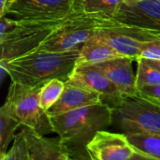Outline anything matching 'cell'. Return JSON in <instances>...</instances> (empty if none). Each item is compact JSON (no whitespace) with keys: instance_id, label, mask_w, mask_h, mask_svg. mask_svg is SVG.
Masks as SVG:
<instances>
[{"instance_id":"20","label":"cell","mask_w":160,"mask_h":160,"mask_svg":"<svg viewBox=\"0 0 160 160\" xmlns=\"http://www.w3.org/2000/svg\"><path fill=\"white\" fill-rule=\"evenodd\" d=\"M66 82L60 79H53L46 82L40 89L39 102L40 106L46 112L59 99L64 92Z\"/></svg>"},{"instance_id":"7","label":"cell","mask_w":160,"mask_h":160,"mask_svg":"<svg viewBox=\"0 0 160 160\" xmlns=\"http://www.w3.org/2000/svg\"><path fill=\"white\" fill-rule=\"evenodd\" d=\"M120 128L125 133L144 132L160 135V107L136 97L124 98L113 107Z\"/></svg>"},{"instance_id":"27","label":"cell","mask_w":160,"mask_h":160,"mask_svg":"<svg viewBox=\"0 0 160 160\" xmlns=\"http://www.w3.org/2000/svg\"><path fill=\"white\" fill-rule=\"evenodd\" d=\"M125 1H127V0H125ZM128 1H141V0H128Z\"/></svg>"},{"instance_id":"13","label":"cell","mask_w":160,"mask_h":160,"mask_svg":"<svg viewBox=\"0 0 160 160\" xmlns=\"http://www.w3.org/2000/svg\"><path fill=\"white\" fill-rule=\"evenodd\" d=\"M94 38L108 44L119 53L131 58L133 61H137L142 57L145 42L147 41L134 38L112 27L99 28Z\"/></svg>"},{"instance_id":"18","label":"cell","mask_w":160,"mask_h":160,"mask_svg":"<svg viewBox=\"0 0 160 160\" xmlns=\"http://www.w3.org/2000/svg\"><path fill=\"white\" fill-rule=\"evenodd\" d=\"M124 2L125 0H81L82 8L85 13L104 17H112Z\"/></svg>"},{"instance_id":"16","label":"cell","mask_w":160,"mask_h":160,"mask_svg":"<svg viewBox=\"0 0 160 160\" xmlns=\"http://www.w3.org/2000/svg\"><path fill=\"white\" fill-rule=\"evenodd\" d=\"M125 134L136 150L138 158L160 160V135L144 132Z\"/></svg>"},{"instance_id":"15","label":"cell","mask_w":160,"mask_h":160,"mask_svg":"<svg viewBox=\"0 0 160 160\" xmlns=\"http://www.w3.org/2000/svg\"><path fill=\"white\" fill-rule=\"evenodd\" d=\"M121 56L124 55L108 44L99 41L93 37L82 45L76 66L95 65Z\"/></svg>"},{"instance_id":"26","label":"cell","mask_w":160,"mask_h":160,"mask_svg":"<svg viewBox=\"0 0 160 160\" xmlns=\"http://www.w3.org/2000/svg\"><path fill=\"white\" fill-rule=\"evenodd\" d=\"M5 3H6V0H0V11L3 10L4 6H5Z\"/></svg>"},{"instance_id":"21","label":"cell","mask_w":160,"mask_h":160,"mask_svg":"<svg viewBox=\"0 0 160 160\" xmlns=\"http://www.w3.org/2000/svg\"><path fill=\"white\" fill-rule=\"evenodd\" d=\"M0 160H28L26 143L22 131L16 134L12 146Z\"/></svg>"},{"instance_id":"4","label":"cell","mask_w":160,"mask_h":160,"mask_svg":"<svg viewBox=\"0 0 160 160\" xmlns=\"http://www.w3.org/2000/svg\"><path fill=\"white\" fill-rule=\"evenodd\" d=\"M69 16L49 21L13 19L10 31L0 38V62H8L37 50Z\"/></svg>"},{"instance_id":"8","label":"cell","mask_w":160,"mask_h":160,"mask_svg":"<svg viewBox=\"0 0 160 160\" xmlns=\"http://www.w3.org/2000/svg\"><path fill=\"white\" fill-rule=\"evenodd\" d=\"M79 0H16L7 14L16 20L49 21L69 16Z\"/></svg>"},{"instance_id":"10","label":"cell","mask_w":160,"mask_h":160,"mask_svg":"<svg viewBox=\"0 0 160 160\" xmlns=\"http://www.w3.org/2000/svg\"><path fill=\"white\" fill-rule=\"evenodd\" d=\"M66 82L100 94L102 98L112 103V107L119 105L124 98L114 83L93 65L76 66Z\"/></svg>"},{"instance_id":"1","label":"cell","mask_w":160,"mask_h":160,"mask_svg":"<svg viewBox=\"0 0 160 160\" xmlns=\"http://www.w3.org/2000/svg\"><path fill=\"white\" fill-rule=\"evenodd\" d=\"M80 49L52 52L36 50L8 62H0L11 82L30 86H43L53 79L67 82L74 70Z\"/></svg>"},{"instance_id":"24","label":"cell","mask_w":160,"mask_h":160,"mask_svg":"<svg viewBox=\"0 0 160 160\" xmlns=\"http://www.w3.org/2000/svg\"><path fill=\"white\" fill-rule=\"evenodd\" d=\"M16 0H6V3H5V6H4V8L3 10L0 11V17L2 16H6L7 14V10L11 7V5L15 2Z\"/></svg>"},{"instance_id":"6","label":"cell","mask_w":160,"mask_h":160,"mask_svg":"<svg viewBox=\"0 0 160 160\" xmlns=\"http://www.w3.org/2000/svg\"><path fill=\"white\" fill-rule=\"evenodd\" d=\"M41 87H30L11 82L4 106L22 127L30 128L40 135H46L53 132V129L47 112L40 106Z\"/></svg>"},{"instance_id":"3","label":"cell","mask_w":160,"mask_h":160,"mask_svg":"<svg viewBox=\"0 0 160 160\" xmlns=\"http://www.w3.org/2000/svg\"><path fill=\"white\" fill-rule=\"evenodd\" d=\"M112 24L113 19L111 17L85 13L79 0L68 20L55 29L37 50L62 52L80 49L83 43L96 35L99 28L112 27Z\"/></svg>"},{"instance_id":"9","label":"cell","mask_w":160,"mask_h":160,"mask_svg":"<svg viewBox=\"0 0 160 160\" xmlns=\"http://www.w3.org/2000/svg\"><path fill=\"white\" fill-rule=\"evenodd\" d=\"M92 160H129L137 158V152L126 134L98 130L85 146Z\"/></svg>"},{"instance_id":"22","label":"cell","mask_w":160,"mask_h":160,"mask_svg":"<svg viewBox=\"0 0 160 160\" xmlns=\"http://www.w3.org/2000/svg\"><path fill=\"white\" fill-rule=\"evenodd\" d=\"M140 98L149 101L150 103L160 107V85L144 86L139 89Z\"/></svg>"},{"instance_id":"19","label":"cell","mask_w":160,"mask_h":160,"mask_svg":"<svg viewBox=\"0 0 160 160\" xmlns=\"http://www.w3.org/2000/svg\"><path fill=\"white\" fill-rule=\"evenodd\" d=\"M136 84L138 89L144 86L160 85V70L150 65L144 57H140L137 61Z\"/></svg>"},{"instance_id":"17","label":"cell","mask_w":160,"mask_h":160,"mask_svg":"<svg viewBox=\"0 0 160 160\" xmlns=\"http://www.w3.org/2000/svg\"><path fill=\"white\" fill-rule=\"evenodd\" d=\"M21 126L20 121L3 105L0 109V159L5 156L8 145L14 140L15 130Z\"/></svg>"},{"instance_id":"12","label":"cell","mask_w":160,"mask_h":160,"mask_svg":"<svg viewBox=\"0 0 160 160\" xmlns=\"http://www.w3.org/2000/svg\"><path fill=\"white\" fill-rule=\"evenodd\" d=\"M132 62L133 60L131 58L121 56L93 66L105 74L109 80L114 83L123 98H129L139 95V89L136 84V76L132 70Z\"/></svg>"},{"instance_id":"11","label":"cell","mask_w":160,"mask_h":160,"mask_svg":"<svg viewBox=\"0 0 160 160\" xmlns=\"http://www.w3.org/2000/svg\"><path fill=\"white\" fill-rule=\"evenodd\" d=\"M23 134L28 160H68L72 156L68 147L58 137L55 139L45 138L31 129L23 127L21 130Z\"/></svg>"},{"instance_id":"25","label":"cell","mask_w":160,"mask_h":160,"mask_svg":"<svg viewBox=\"0 0 160 160\" xmlns=\"http://www.w3.org/2000/svg\"><path fill=\"white\" fill-rule=\"evenodd\" d=\"M145 59L147 60V62L150 65H152L153 67H155L156 68H158V70H160V59H150V58H145Z\"/></svg>"},{"instance_id":"2","label":"cell","mask_w":160,"mask_h":160,"mask_svg":"<svg viewBox=\"0 0 160 160\" xmlns=\"http://www.w3.org/2000/svg\"><path fill=\"white\" fill-rule=\"evenodd\" d=\"M113 107L103 102L87 105L61 114L49 115L53 132L68 147H84L95 134L112 125Z\"/></svg>"},{"instance_id":"23","label":"cell","mask_w":160,"mask_h":160,"mask_svg":"<svg viewBox=\"0 0 160 160\" xmlns=\"http://www.w3.org/2000/svg\"><path fill=\"white\" fill-rule=\"evenodd\" d=\"M142 57L150 59H160V40H151L145 42Z\"/></svg>"},{"instance_id":"14","label":"cell","mask_w":160,"mask_h":160,"mask_svg":"<svg viewBox=\"0 0 160 160\" xmlns=\"http://www.w3.org/2000/svg\"><path fill=\"white\" fill-rule=\"evenodd\" d=\"M100 102H102V96L100 94L66 82L61 97L47 111V113L48 115L61 114L81 107Z\"/></svg>"},{"instance_id":"5","label":"cell","mask_w":160,"mask_h":160,"mask_svg":"<svg viewBox=\"0 0 160 160\" xmlns=\"http://www.w3.org/2000/svg\"><path fill=\"white\" fill-rule=\"evenodd\" d=\"M111 18L114 29L142 40H160V0H127Z\"/></svg>"}]
</instances>
